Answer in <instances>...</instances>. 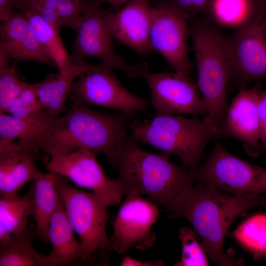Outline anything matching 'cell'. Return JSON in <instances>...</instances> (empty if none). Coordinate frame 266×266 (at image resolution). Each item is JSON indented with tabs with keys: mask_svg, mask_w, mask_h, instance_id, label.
<instances>
[{
	"mask_svg": "<svg viewBox=\"0 0 266 266\" xmlns=\"http://www.w3.org/2000/svg\"><path fill=\"white\" fill-rule=\"evenodd\" d=\"M256 206L266 208V195H230L209 185L198 183L185 188L170 207V217H184L200 236L210 259L221 266L243 265L233 252L224 253L223 245L232 223Z\"/></svg>",
	"mask_w": 266,
	"mask_h": 266,
	"instance_id": "6da1fadb",
	"label": "cell"
},
{
	"mask_svg": "<svg viewBox=\"0 0 266 266\" xmlns=\"http://www.w3.org/2000/svg\"><path fill=\"white\" fill-rule=\"evenodd\" d=\"M73 101L65 115L55 119L41 150L52 157L86 149L105 155L113 165L129 137L127 125L136 114L102 113Z\"/></svg>",
	"mask_w": 266,
	"mask_h": 266,
	"instance_id": "7a4b0ae2",
	"label": "cell"
},
{
	"mask_svg": "<svg viewBox=\"0 0 266 266\" xmlns=\"http://www.w3.org/2000/svg\"><path fill=\"white\" fill-rule=\"evenodd\" d=\"M119 170L117 178L127 196L147 195L167 210L187 187L194 184L193 171L171 163L162 153L140 148L129 136L112 165Z\"/></svg>",
	"mask_w": 266,
	"mask_h": 266,
	"instance_id": "3957f363",
	"label": "cell"
},
{
	"mask_svg": "<svg viewBox=\"0 0 266 266\" xmlns=\"http://www.w3.org/2000/svg\"><path fill=\"white\" fill-rule=\"evenodd\" d=\"M198 80L207 116L203 120L218 133L228 108L227 90L231 80L227 38L205 16L187 19Z\"/></svg>",
	"mask_w": 266,
	"mask_h": 266,
	"instance_id": "277c9868",
	"label": "cell"
},
{
	"mask_svg": "<svg viewBox=\"0 0 266 266\" xmlns=\"http://www.w3.org/2000/svg\"><path fill=\"white\" fill-rule=\"evenodd\" d=\"M131 135L138 143L152 146L167 156L175 155L193 171L211 140L219 137L203 119L183 115H157L151 120L133 121Z\"/></svg>",
	"mask_w": 266,
	"mask_h": 266,
	"instance_id": "5b68a950",
	"label": "cell"
},
{
	"mask_svg": "<svg viewBox=\"0 0 266 266\" xmlns=\"http://www.w3.org/2000/svg\"><path fill=\"white\" fill-rule=\"evenodd\" d=\"M108 11L98 2L89 1L83 4L82 16L70 55L72 63L86 61L87 57L96 58L108 68L125 71L131 77H142L148 70L146 63L129 64L115 52L113 38L107 25Z\"/></svg>",
	"mask_w": 266,
	"mask_h": 266,
	"instance_id": "8992f818",
	"label": "cell"
},
{
	"mask_svg": "<svg viewBox=\"0 0 266 266\" xmlns=\"http://www.w3.org/2000/svg\"><path fill=\"white\" fill-rule=\"evenodd\" d=\"M56 186L68 220L82 244L85 260L97 250H109L106 231L108 206L93 192L75 189L58 174Z\"/></svg>",
	"mask_w": 266,
	"mask_h": 266,
	"instance_id": "52a82bcc",
	"label": "cell"
},
{
	"mask_svg": "<svg viewBox=\"0 0 266 266\" xmlns=\"http://www.w3.org/2000/svg\"><path fill=\"white\" fill-rule=\"evenodd\" d=\"M193 174L198 183L234 195H266V168L233 155L219 140L205 162Z\"/></svg>",
	"mask_w": 266,
	"mask_h": 266,
	"instance_id": "ba28073f",
	"label": "cell"
},
{
	"mask_svg": "<svg viewBox=\"0 0 266 266\" xmlns=\"http://www.w3.org/2000/svg\"><path fill=\"white\" fill-rule=\"evenodd\" d=\"M112 70L101 63L98 64L73 83L69 96L73 100L86 105L121 112L136 114L147 112L148 101L128 90Z\"/></svg>",
	"mask_w": 266,
	"mask_h": 266,
	"instance_id": "9c48e42d",
	"label": "cell"
},
{
	"mask_svg": "<svg viewBox=\"0 0 266 266\" xmlns=\"http://www.w3.org/2000/svg\"><path fill=\"white\" fill-rule=\"evenodd\" d=\"M96 154L82 148L57 155L52 157L46 167L80 187L91 190L107 206L118 205L124 195L121 183L118 178L106 176Z\"/></svg>",
	"mask_w": 266,
	"mask_h": 266,
	"instance_id": "30bf717a",
	"label": "cell"
},
{
	"mask_svg": "<svg viewBox=\"0 0 266 266\" xmlns=\"http://www.w3.org/2000/svg\"><path fill=\"white\" fill-rule=\"evenodd\" d=\"M231 80L240 89L266 79V17L235 30L227 38Z\"/></svg>",
	"mask_w": 266,
	"mask_h": 266,
	"instance_id": "8fae6325",
	"label": "cell"
},
{
	"mask_svg": "<svg viewBox=\"0 0 266 266\" xmlns=\"http://www.w3.org/2000/svg\"><path fill=\"white\" fill-rule=\"evenodd\" d=\"M189 37L188 21L183 16L161 2L152 6L150 39L154 50L164 57L175 72L193 82Z\"/></svg>",
	"mask_w": 266,
	"mask_h": 266,
	"instance_id": "7c38bea8",
	"label": "cell"
},
{
	"mask_svg": "<svg viewBox=\"0 0 266 266\" xmlns=\"http://www.w3.org/2000/svg\"><path fill=\"white\" fill-rule=\"evenodd\" d=\"M159 211L151 201L140 196H127L113 222V233L109 250L125 253L135 248L143 250L150 248L156 240L151 231Z\"/></svg>",
	"mask_w": 266,
	"mask_h": 266,
	"instance_id": "4fadbf2b",
	"label": "cell"
},
{
	"mask_svg": "<svg viewBox=\"0 0 266 266\" xmlns=\"http://www.w3.org/2000/svg\"><path fill=\"white\" fill-rule=\"evenodd\" d=\"M151 94V102L157 115L198 116L206 110L196 83L174 72H151L142 77Z\"/></svg>",
	"mask_w": 266,
	"mask_h": 266,
	"instance_id": "5bb4252c",
	"label": "cell"
},
{
	"mask_svg": "<svg viewBox=\"0 0 266 266\" xmlns=\"http://www.w3.org/2000/svg\"><path fill=\"white\" fill-rule=\"evenodd\" d=\"M260 83L240 89L228 107L219 137H230L241 141L247 153L255 156L260 152L261 121L258 104L262 92Z\"/></svg>",
	"mask_w": 266,
	"mask_h": 266,
	"instance_id": "9a60e30c",
	"label": "cell"
},
{
	"mask_svg": "<svg viewBox=\"0 0 266 266\" xmlns=\"http://www.w3.org/2000/svg\"><path fill=\"white\" fill-rule=\"evenodd\" d=\"M152 19L149 0H132L117 11L108 10L107 22L113 40L145 56L154 50L150 39Z\"/></svg>",
	"mask_w": 266,
	"mask_h": 266,
	"instance_id": "2e32d148",
	"label": "cell"
},
{
	"mask_svg": "<svg viewBox=\"0 0 266 266\" xmlns=\"http://www.w3.org/2000/svg\"><path fill=\"white\" fill-rule=\"evenodd\" d=\"M0 51L17 62L35 61L56 66L39 43L24 13L13 11L0 25Z\"/></svg>",
	"mask_w": 266,
	"mask_h": 266,
	"instance_id": "e0dca14e",
	"label": "cell"
},
{
	"mask_svg": "<svg viewBox=\"0 0 266 266\" xmlns=\"http://www.w3.org/2000/svg\"><path fill=\"white\" fill-rule=\"evenodd\" d=\"M47 108L26 118H16L7 113L0 114V150L18 140L24 148L41 150L55 119Z\"/></svg>",
	"mask_w": 266,
	"mask_h": 266,
	"instance_id": "ac0fdd59",
	"label": "cell"
},
{
	"mask_svg": "<svg viewBox=\"0 0 266 266\" xmlns=\"http://www.w3.org/2000/svg\"><path fill=\"white\" fill-rule=\"evenodd\" d=\"M97 65L87 61L73 63L66 71L51 73L44 80L36 83L37 97L40 106L48 109L53 116L58 117L66 110L65 102L69 96L74 80Z\"/></svg>",
	"mask_w": 266,
	"mask_h": 266,
	"instance_id": "d6986e66",
	"label": "cell"
},
{
	"mask_svg": "<svg viewBox=\"0 0 266 266\" xmlns=\"http://www.w3.org/2000/svg\"><path fill=\"white\" fill-rule=\"evenodd\" d=\"M266 9V0H210L204 16L218 27L237 30L265 16Z\"/></svg>",
	"mask_w": 266,
	"mask_h": 266,
	"instance_id": "ffe728a7",
	"label": "cell"
},
{
	"mask_svg": "<svg viewBox=\"0 0 266 266\" xmlns=\"http://www.w3.org/2000/svg\"><path fill=\"white\" fill-rule=\"evenodd\" d=\"M61 201L50 221L48 239L52 249L48 255L52 266H66L76 260L85 261L82 244L76 239Z\"/></svg>",
	"mask_w": 266,
	"mask_h": 266,
	"instance_id": "44dd1931",
	"label": "cell"
},
{
	"mask_svg": "<svg viewBox=\"0 0 266 266\" xmlns=\"http://www.w3.org/2000/svg\"><path fill=\"white\" fill-rule=\"evenodd\" d=\"M56 173L49 171L33 180L30 191L32 197V214L35 223L36 236L47 243L48 228L52 216L61 198L56 186Z\"/></svg>",
	"mask_w": 266,
	"mask_h": 266,
	"instance_id": "7402d4cb",
	"label": "cell"
},
{
	"mask_svg": "<svg viewBox=\"0 0 266 266\" xmlns=\"http://www.w3.org/2000/svg\"><path fill=\"white\" fill-rule=\"evenodd\" d=\"M35 236V229H28L0 243V266H52L48 255L41 254L34 249Z\"/></svg>",
	"mask_w": 266,
	"mask_h": 266,
	"instance_id": "603a6c76",
	"label": "cell"
},
{
	"mask_svg": "<svg viewBox=\"0 0 266 266\" xmlns=\"http://www.w3.org/2000/svg\"><path fill=\"white\" fill-rule=\"evenodd\" d=\"M39 43L54 61L59 72L68 69L73 63L63 42L60 29L44 20L33 10H22Z\"/></svg>",
	"mask_w": 266,
	"mask_h": 266,
	"instance_id": "cb8c5ba5",
	"label": "cell"
},
{
	"mask_svg": "<svg viewBox=\"0 0 266 266\" xmlns=\"http://www.w3.org/2000/svg\"><path fill=\"white\" fill-rule=\"evenodd\" d=\"M32 214L31 191L24 196L0 197V226L12 234L28 230L29 217Z\"/></svg>",
	"mask_w": 266,
	"mask_h": 266,
	"instance_id": "d4e9b609",
	"label": "cell"
},
{
	"mask_svg": "<svg viewBox=\"0 0 266 266\" xmlns=\"http://www.w3.org/2000/svg\"><path fill=\"white\" fill-rule=\"evenodd\" d=\"M244 249L255 258H266V214L258 213L246 219L231 233Z\"/></svg>",
	"mask_w": 266,
	"mask_h": 266,
	"instance_id": "484cf974",
	"label": "cell"
},
{
	"mask_svg": "<svg viewBox=\"0 0 266 266\" xmlns=\"http://www.w3.org/2000/svg\"><path fill=\"white\" fill-rule=\"evenodd\" d=\"M38 152L28 150L15 164L11 170L7 191L4 196L18 195V191L28 182L39 177L43 173L36 167Z\"/></svg>",
	"mask_w": 266,
	"mask_h": 266,
	"instance_id": "4316f807",
	"label": "cell"
},
{
	"mask_svg": "<svg viewBox=\"0 0 266 266\" xmlns=\"http://www.w3.org/2000/svg\"><path fill=\"white\" fill-rule=\"evenodd\" d=\"M197 233L194 229L182 227L179 238L182 245L181 257L176 266H207L209 265L202 245L197 239Z\"/></svg>",
	"mask_w": 266,
	"mask_h": 266,
	"instance_id": "83f0119b",
	"label": "cell"
},
{
	"mask_svg": "<svg viewBox=\"0 0 266 266\" xmlns=\"http://www.w3.org/2000/svg\"><path fill=\"white\" fill-rule=\"evenodd\" d=\"M28 84L19 79L15 64L0 70V114L7 113L11 102Z\"/></svg>",
	"mask_w": 266,
	"mask_h": 266,
	"instance_id": "f1b7e54d",
	"label": "cell"
},
{
	"mask_svg": "<svg viewBox=\"0 0 266 266\" xmlns=\"http://www.w3.org/2000/svg\"><path fill=\"white\" fill-rule=\"evenodd\" d=\"M45 6L59 17L64 27L76 30L81 18L83 3L79 0H30Z\"/></svg>",
	"mask_w": 266,
	"mask_h": 266,
	"instance_id": "f546056e",
	"label": "cell"
},
{
	"mask_svg": "<svg viewBox=\"0 0 266 266\" xmlns=\"http://www.w3.org/2000/svg\"><path fill=\"white\" fill-rule=\"evenodd\" d=\"M37 100L35 84H28L11 102L7 113L16 118H26L41 109Z\"/></svg>",
	"mask_w": 266,
	"mask_h": 266,
	"instance_id": "4dcf8cb0",
	"label": "cell"
},
{
	"mask_svg": "<svg viewBox=\"0 0 266 266\" xmlns=\"http://www.w3.org/2000/svg\"><path fill=\"white\" fill-rule=\"evenodd\" d=\"M210 0H162L187 19L204 16Z\"/></svg>",
	"mask_w": 266,
	"mask_h": 266,
	"instance_id": "1f68e13d",
	"label": "cell"
},
{
	"mask_svg": "<svg viewBox=\"0 0 266 266\" xmlns=\"http://www.w3.org/2000/svg\"><path fill=\"white\" fill-rule=\"evenodd\" d=\"M21 0H0V20H7L14 11L13 9Z\"/></svg>",
	"mask_w": 266,
	"mask_h": 266,
	"instance_id": "d6a6232c",
	"label": "cell"
},
{
	"mask_svg": "<svg viewBox=\"0 0 266 266\" xmlns=\"http://www.w3.org/2000/svg\"><path fill=\"white\" fill-rule=\"evenodd\" d=\"M121 266H158L164 265L162 261H148L146 262H141L126 256L124 257L121 262Z\"/></svg>",
	"mask_w": 266,
	"mask_h": 266,
	"instance_id": "836d02e7",
	"label": "cell"
},
{
	"mask_svg": "<svg viewBox=\"0 0 266 266\" xmlns=\"http://www.w3.org/2000/svg\"><path fill=\"white\" fill-rule=\"evenodd\" d=\"M258 110L261 121L266 118V90L262 91L258 104Z\"/></svg>",
	"mask_w": 266,
	"mask_h": 266,
	"instance_id": "e575fe53",
	"label": "cell"
},
{
	"mask_svg": "<svg viewBox=\"0 0 266 266\" xmlns=\"http://www.w3.org/2000/svg\"><path fill=\"white\" fill-rule=\"evenodd\" d=\"M132 0H88L99 3L104 2L109 4L114 11L119 10L124 5Z\"/></svg>",
	"mask_w": 266,
	"mask_h": 266,
	"instance_id": "d590c367",
	"label": "cell"
},
{
	"mask_svg": "<svg viewBox=\"0 0 266 266\" xmlns=\"http://www.w3.org/2000/svg\"><path fill=\"white\" fill-rule=\"evenodd\" d=\"M261 142L266 154V118L261 121Z\"/></svg>",
	"mask_w": 266,
	"mask_h": 266,
	"instance_id": "8d00e7d4",
	"label": "cell"
},
{
	"mask_svg": "<svg viewBox=\"0 0 266 266\" xmlns=\"http://www.w3.org/2000/svg\"><path fill=\"white\" fill-rule=\"evenodd\" d=\"M83 3L89 1L88 0H79Z\"/></svg>",
	"mask_w": 266,
	"mask_h": 266,
	"instance_id": "74e56055",
	"label": "cell"
},
{
	"mask_svg": "<svg viewBox=\"0 0 266 266\" xmlns=\"http://www.w3.org/2000/svg\"><path fill=\"white\" fill-rule=\"evenodd\" d=\"M265 16H266V14H265Z\"/></svg>",
	"mask_w": 266,
	"mask_h": 266,
	"instance_id": "f35d334b",
	"label": "cell"
},
{
	"mask_svg": "<svg viewBox=\"0 0 266 266\" xmlns=\"http://www.w3.org/2000/svg\"><path fill=\"white\" fill-rule=\"evenodd\" d=\"M265 259L266 260V258H265Z\"/></svg>",
	"mask_w": 266,
	"mask_h": 266,
	"instance_id": "ab89813d",
	"label": "cell"
}]
</instances>
